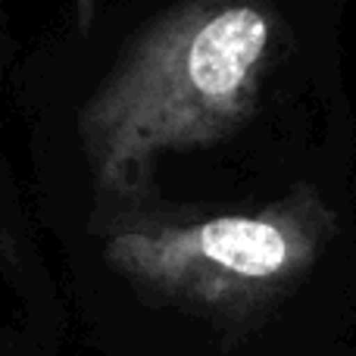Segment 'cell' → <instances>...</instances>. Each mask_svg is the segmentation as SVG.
I'll return each instance as SVG.
<instances>
[{"mask_svg":"<svg viewBox=\"0 0 356 356\" xmlns=\"http://www.w3.org/2000/svg\"><path fill=\"white\" fill-rule=\"evenodd\" d=\"M316 247V213L300 200L257 216L122 232L110 241L106 259L154 294L234 319L294 284Z\"/></svg>","mask_w":356,"mask_h":356,"instance_id":"obj_2","label":"cell"},{"mask_svg":"<svg viewBox=\"0 0 356 356\" xmlns=\"http://www.w3.org/2000/svg\"><path fill=\"white\" fill-rule=\"evenodd\" d=\"M253 0H197L150 25L81 116L100 184L125 191L163 150L222 141L247 119L269 50Z\"/></svg>","mask_w":356,"mask_h":356,"instance_id":"obj_1","label":"cell"}]
</instances>
